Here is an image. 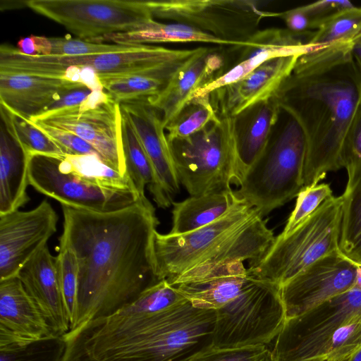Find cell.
Returning <instances> with one entry per match:
<instances>
[{
	"label": "cell",
	"mask_w": 361,
	"mask_h": 361,
	"mask_svg": "<svg viewBox=\"0 0 361 361\" xmlns=\"http://www.w3.org/2000/svg\"><path fill=\"white\" fill-rule=\"evenodd\" d=\"M17 49L24 54L29 56H50L51 44L49 37L30 35L20 39L17 42Z\"/></svg>",
	"instance_id": "obj_45"
},
{
	"label": "cell",
	"mask_w": 361,
	"mask_h": 361,
	"mask_svg": "<svg viewBox=\"0 0 361 361\" xmlns=\"http://www.w3.org/2000/svg\"><path fill=\"white\" fill-rule=\"evenodd\" d=\"M343 195L333 196L286 235H279L250 272L280 287L318 259L339 250Z\"/></svg>",
	"instance_id": "obj_8"
},
{
	"label": "cell",
	"mask_w": 361,
	"mask_h": 361,
	"mask_svg": "<svg viewBox=\"0 0 361 361\" xmlns=\"http://www.w3.org/2000/svg\"><path fill=\"white\" fill-rule=\"evenodd\" d=\"M283 111L279 132L234 190L264 216L297 197L303 188L306 137L297 119Z\"/></svg>",
	"instance_id": "obj_6"
},
{
	"label": "cell",
	"mask_w": 361,
	"mask_h": 361,
	"mask_svg": "<svg viewBox=\"0 0 361 361\" xmlns=\"http://www.w3.org/2000/svg\"><path fill=\"white\" fill-rule=\"evenodd\" d=\"M191 59L149 72L123 75H104L99 78L104 90L119 104L148 100L160 94L177 72Z\"/></svg>",
	"instance_id": "obj_29"
},
{
	"label": "cell",
	"mask_w": 361,
	"mask_h": 361,
	"mask_svg": "<svg viewBox=\"0 0 361 361\" xmlns=\"http://www.w3.org/2000/svg\"><path fill=\"white\" fill-rule=\"evenodd\" d=\"M58 166L104 189L137 192L128 175L123 176L96 154H66L58 158Z\"/></svg>",
	"instance_id": "obj_30"
},
{
	"label": "cell",
	"mask_w": 361,
	"mask_h": 361,
	"mask_svg": "<svg viewBox=\"0 0 361 361\" xmlns=\"http://www.w3.org/2000/svg\"><path fill=\"white\" fill-rule=\"evenodd\" d=\"M281 111L278 99L274 97L240 114L243 119L240 127L237 126V149L245 174L266 150Z\"/></svg>",
	"instance_id": "obj_24"
},
{
	"label": "cell",
	"mask_w": 361,
	"mask_h": 361,
	"mask_svg": "<svg viewBox=\"0 0 361 361\" xmlns=\"http://www.w3.org/2000/svg\"><path fill=\"white\" fill-rule=\"evenodd\" d=\"M237 117L220 118L169 142L178 178L190 196L238 188L245 173L237 149Z\"/></svg>",
	"instance_id": "obj_5"
},
{
	"label": "cell",
	"mask_w": 361,
	"mask_h": 361,
	"mask_svg": "<svg viewBox=\"0 0 361 361\" xmlns=\"http://www.w3.org/2000/svg\"><path fill=\"white\" fill-rule=\"evenodd\" d=\"M111 42L124 46L158 43L198 42L242 48L237 43L217 38L209 33L177 23H161L152 20L139 30L105 35L94 42Z\"/></svg>",
	"instance_id": "obj_26"
},
{
	"label": "cell",
	"mask_w": 361,
	"mask_h": 361,
	"mask_svg": "<svg viewBox=\"0 0 361 361\" xmlns=\"http://www.w3.org/2000/svg\"><path fill=\"white\" fill-rule=\"evenodd\" d=\"M28 8L92 42L139 30L154 19L145 1L29 0Z\"/></svg>",
	"instance_id": "obj_11"
},
{
	"label": "cell",
	"mask_w": 361,
	"mask_h": 361,
	"mask_svg": "<svg viewBox=\"0 0 361 361\" xmlns=\"http://www.w3.org/2000/svg\"><path fill=\"white\" fill-rule=\"evenodd\" d=\"M58 158L30 157L29 185L61 205L98 212H109L129 207L141 198L136 191L118 192L102 188L58 166Z\"/></svg>",
	"instance_id": "obj_12"
},
{
	"label": "cell",
	"mask_w": 361,
	"mask_h": 361,
	"mask_svg": "<svg viewBox=\"0 0 361 361\" xmlns=\"http://www.w3.org/2000/svg\"><path fill=\"white\" fill-rule=\"evenodd\" d=\"M92 91L87 87L73 90L48 106L42 114L30 120L32 121H42L59 111L78 108Z\"/></svg>",
	"instance_id": "obj_44"
},
{
	"label": "cell",
	"mask_w": 361,
	"mask_h": 361,
	"mask_svg": "<svg viewBox=\"0 0 361 361\" xmlns=\"http://www.w3.org/2000/svg\"><path fill=\"white\" fill-rule=\"evenodd\" d=\"M155 18L184 24L243 47L258 30L262 19L276 13L261 10L248 0L145 1Z\"/></svg>",
	"instance_id": "obj_10"
},
{
	"label": "cell",
	"mask_w": 361,
	"mask_h": 361,
	"mask_svg": "<svg viewBox=\"0 0 361 361\" xmlns=\"http://www.w3.org/2000/svg\"><path fill=\"white\" fill-rule=\"evenodd\" d=\"M56 261L60 286L71 326L74 319L78 293L77 259L71 248L65 245L59 244Z\"/></svg>",
	"instance_id": "obj_38"
},
{
	"label": "cell",
	"mask_w": 361,
	"mask_h": 361,
	"mask_svg": "<svg viewBox=\"0 0 361 361\" xmlns=\"http://www.w3.org/2000/svg\"><path fill=\"white\" fill-rule=\"evenodd\" d=\"M238 198L233 189L172 202L171 234L191 232L217 220L235 204Z\"/></svg>",
	"instance_id": "obj_27"
},
{
	"label": "cell",
	"mask_w": 361,
	"mask_h": 361,
	"mask_svg": "<svg viewBox=\"0 0 361 361\" xmlns=\"http://www.w3.org/2000/svg\"><path fill=\"white\" fill-rule=\"evenodd\" d=\"M255 276L244 262L231 261L195 267L171 284L194 307L216 311L237 298Z\"/></svg>",
	"instance_id": "obj_17"
},
{
	"label": "cell",
	"mask_w": 361,
	"mask_h": 361,
	"mask_svg": "<svg viewBox=\"0 0 361 361\" xmlns=\"http://www.w3.org/2000/svg\"><path fill=\"white\" fill-rule=\"evenodd\" d=\"M348 361H361V349Z\"/></svg>",
	"instance_id": "obj_48"
},
{
	"label": "cell",
	"mask_w": 361,
	"mask_h": 361,
	"mask_svg": "<svg viewBox=\"0 0 361 361\" xmlns=\"http://www.w3.org/2000/svg\"><path fill=\"white\" fill-rule=\"evenodd\" d=\"M321 361H329V360H321Z\"/></svg>",
	"instance_id": "obj_49"
},
{
	"label": "cell",
	"mask_w": 361,
	"mask_h": 361,
	"mask_svg": "<svg viewBox=\"0 0 361 361\" xmlns=\"http://www.w3.org/2000/svg\"><path fill=\"white\" fill-rule=\"evenodd\" d=\"M301 6L310 30H318L336 14L353 5L346 0H321Z\"/></svg>",
	"instance_id": "obj_43"
},
{
	"label": "cell",
	"mask_w": 361,
	"mask_h": 361,
	"mask_svg": "<svg viewBox=\"0 0 361 361\" xmlns=\"http://www.w3.org/2000/svg\"><path fill=\"white\" fill-rule=\"evenodd\" d=\"M351 54L361 75V36L352 43Z\"/></svg>",
	"instance_id": "obj_47"
},
{
	"label": "cell",
	"mask_w": 361,
	"mask_h": 361,
	"mask_svg": "<svg viewBox=\"0 0 361 361\" xmlns=\"http://www.w3.org/2000/svg\"><path fill=\"white\" fill-rule=\"evenodd\" d=\"M18 277L52 333L58 336L68 333L70 321L60 286L56 257L52 255L47 245L20 269Z\"/></svg>",
	"instance_id": "obj_19"
},
{
	"label": "cell",
	"mask_w": 361,
	"mask_h": 361,
	"mask_svg": "<svg viewBox=\"0 0 361 361\" xmlns=\"http://www.w3.org/2000/svg\"><path fill=\"white\" fill-rule=\"evenodd\" d=\"M343 195L339 250L355 264H361V175L345 188Z\"/></svg>",
	"instance_id": "obj_33"
},
{
	"label": "cell",
	"mask_w": 361,
	"mask_h": 361,
	"mask_svg": "<svg viewBox=\"0 0 361 361\" xmlns=\"http://www.w3.org/2000/svg\"><path fill=\"white\" fill-rule=\"evenodd\" d=\"M32 122L52 139L61 147L66 155L96 154L100 157L97 150L90 144L75 133L49 125L42 121Z\"/></svg>",
	"instance_id": "obj_42"
},
{
	"label": "cell",
	"mask_w": 361,
	"mask_h": 361,
	"mask_svg": "<svg viewBox=\"0 0 361 361\" xmlns=\"http://www.w3.org/2000/svg\"><path fill=\"white\" fill-rule=\"evenodd\" d=\"M219 118L211 94L194 97L166 126L168 141L188 137Z\"/></svg>",
	"instance_id": "obj_34"
},
{
	"label": "cell",
	"mask_w": 361,
	"mask_h": 361,
	"mask_svg": "<svg viewBox=\"0 0 361 361\" xmlns=\"http://www.w3.org/2000/svg\"><path fill=\"white\" fill-rule=\"evenodd\" d=\"M361 36V7L345 8L313 32L307 52H317L340 43H353Z\"/></svg>",
	"instance_id": "obj_32"
},
{
	"label": "cell",
	"mask_w": 361,
	"mask_h": 361,
	"mask_svg": "<svg viewBox=\"0 0 361 361\" xmlns=\"http://www.w3.org/2000/svg\"><path fill=\"white\" fill-rule=\"evenodd\" d=\"M341 166L347 171L346 187L350 186L361 175V97L343 142Z\"/></svg>",
	"instance_id": "obj_39"
},
{
	"label": "cell",
	"mask_w": 361,
	"mask_h": 361,
	"mask_svg": "<svg viewBox=\"0 0 361 361\" xmlns=\"http://www.w3.org/2000/svg\"><path fill=\"white\" fill-rule=\"evenodd\" d=\"M300 56L270 59L241 80L212 92V102L218 116L238 117L255 105L276 97Z\"/></svg>",
	"instance_id": "obj_16"
},
{
	"label": "cell",
	"mask_w": 361,
	"mask_h": 361,
	"mask_svg": "<svg viewBox=\"0 0 361 361\" xmlns=\"http://www.w3.org/2000/svg\"><path fill=\"white\" fill-rule=\"evenodd\" d=\"M28 1L29 0H1L0 10L4 11L28 8Z\"/></svg>",
	"instance_id": "obj_46"
},
{
	"label": "cell",
	"mask_w": 361,
	"mask_h": 361,
	"mask_svg": "<svg viewBox=\"0 0 361 361\" xmlns=\"http://www.w3.org/2000/svg\"><path fill=\"white\" fill-rule=\"evenodd\" d=\"M286 319L281 287L255 276L237 298L216 310L212 345L219 348L268 345Z\"/></svg>",
	"instance_id": "obj_9"
},
{
	"label": "cell",
	"mask_w": 361,
	"mask_h": 361,
	"mask_svg": "<svg viewBox=\"0 0 361 361\" xmlns=\"http://www.w3.org/2000/svg\"><path fill=\"white\" fill-rule=\"evenodd\" d=\"M62 211L59 244L73 250L78 267L72 331L115 313L159 281L154 256L159 221L147 197L109 212L63 205Z\"/></svg>",
	"instance_id": "obj_1"
},
{
	"label": "cell",
	"mask_w": 361,
	"mask_h": 361,
	"mask_svg": "<svg viewBox=\"0 0 361 361\" xmlns=\"http://www.w3.org/2000/svg\"><path fill=\"white\" fill-rule=\"evenodd\" d=\"M357 274V264L340 250L318 259L281 286L286 319L352 289Z\"/></svg>",
	"instance_id": "obj_13"
},
{
	"label": "cell",
	"mask_w": 361,
	"mask_h": 361,
	"mask_svg": "<svg viewBox=\"0 0 361 361\" xmlns=\"http://www.w3.org/2000/svg\"><path fill=\"white\" fill-rule=\"evenodd\" d=\"M30 155L1 126L0 133V214L25 204Z\"/></svg>",
	"instance_id": "obj_25"
},
{
	"label": "cell",
	"mask_w": 361,
	"mask_h": 361,
	"mask_svg": "<svg viewBox=\"0 0 361 361\" xmlns=\"http://www.w3.org/2000/svg\"><path fill=\"white\" fill-rule=\"evenodd\" d=\"M58 220L54 209L45 200L28 211L0 214V281L18 276L56 233Z\"/></svg>",
	"instance_id": "obj_14"
},
{
	"label": "cell",
	"mask_w": 361,
	"mask_h": 361,
	"mask_svg": "<svg viewBox=\"0 0 361 361\" xmlns=\"http://www.w3.org/2000/svg\"><path fill=\"white\" fill-rule=\"evenodd\" d=\"M223 64V58L207 47L181 68L160 94L147 100L159 112L164 127L191 99L196 90L217 76Z\"/></svg>",
	"instance_id": "obj_23"
},
{
	"label": "cell",
	"mask_w": 361,
	"mask_h": 361,
	"mask_svg": "<svg viewBox=\"0 0 361 361\" xmlns=\"http://www.w3.org/2000/svg\"><path fill=\"white\" fill-rule=\"evenodd\" d=\"M121 111V140L126 173L141 197H146L145 187L159 207L165 209L172 204L164 191L154 168L128 117Z\"/></svg>",
	"instance_id": "obj_28"
},
{
	"label": "cell",
	"mask_w": 361,
	"mask_h": 361,
	"mask_svg": "<svg viewBox=\"0 0 361 361\" xmlns=\"http://www.w3.org/2000/svg\"><path fill=\"white\" fill-rule=\"evenodd\" d=\"M120 107L137 134L164 191L173 200L180 191V183L159 112L147 99L122 102Z\"/></svg>",
	"instance_id": "obj_20"
},
{
	"label": "cell",
	"mask_w": 361,
	"mask_h": 361,
	"mask_svg": "<svg viewBox=\"0 0 361 361\" xmlns=\"http://www.w3.org/2000/svg\"><path fill=\"white\" fill-rule=\"evenodd\" d=\"M312 33V31L295 33L280 28L258 30L250 38L252 43L242 48L238 62L200 87L191 99L210 94L217 89L237 82L270 59L305 54Z\"/></svg>",
	"instance_id": "obj_18"
},
{
	"label": "cell",
	"mask_w": 361,
	"mask_h": 361,
	"mask_svg": "<svg viewBox=\"0 0 361 361\" xmlns=\"http://www.w3.org/2000/svg\"><path fill=\"white\" fill-rule=\"evenodd\" d=\"M329 184H314L303 188L297 196L295 207L280 233L286 235L312 214L326 200L333 197Z\"/></svg>",
	"instance_id": "obj_37"
},
{
	"label": "cell",
	"mask_w": 361,
	"mask_h": 361,
	"mask_svg": "<svg viewBox=\"0 0 361 361\" xmlns=\"http://www.w3.org/2000/svg\"><path fill=\"white\" fill-rule=\"evenodd\" d=\"M255 207L240 200L214 222L189 233L174 235L158 231L154 256L159 281L171 283L187 271L231 261L260 259L276 236L267 219Z\"/></svg>",
	"instance_id": "obj_4"
},
{
	"label": "cell",
	"mask_w": 361,
	"mask_h": 361,
	"mask_svg": "<svg viewBox=\"0 0 361 361\" xmlns=\"http://www.w3.org/2000/svg\"><path fill=\"white\" fill-rule=\"evenodd\" d=\"M361 349V314L338 329L319 348L314 359L348 361Z\"/></svg>",
	"instance_id": "obj_36"
},
{
	"label": "cell",
	"mask_w": 361,
	"mask_h": 361,
	"mask_svg": "<svg viewBox=\"0 0 361 361\" xmlns=\"http://www.w3.org/2000/svg\"><path fill=\"white\" fill-rule=\"evenodd\" d=\"M84 87L82 83L60 78L0 73V102L32 119L66 93Z\"/></svg>",
	"instance_id": "obj_22"
},
{
	"label": "cell",
	"mask_w": 361,
	"mask_h": 361,
	"mask_svg": "<svg viewBox=\"0 0 361 361\" xmlns=\"http://www.w3.org/2000/svg\"><path fill=\"white\" fill-rule=\"evenodd\" d=\"M1 116L5 129L15 142L28 154L62 157L66 154L45 133L26 118L0 102Z\"/></svg>",
	"instance_id": "obj_31"
},
{
	"label": "cell",
	"mask_w": 361,
	"mask_h": 361,
	"mask_svg": "<svg viewBox=\"0 0 361 361\" xmlns=\"http://www.w3.org/2000/svg\"><path fill=\"white\" fill-rule=\"evenodd\" d=\"M351 45L340 43L300 56L276 97L306 137L303 188L341 169L342 147L361 97Z\"/></svg>",
	"instance_id": "obj_2"
},
{
	"label": "cell",
	"mask_w": 361,
	"mask_h": 361,
	"mask_svg": "<svg viewBox=\"0 0 361 361\" xmlns=\"http://www.w3.org/2000/svg\"><path fill=\"white\" fill-rule=\"evenodd\" d=\"M51 334L18 276L0 281V346L25 343Z\"/></svg>",
	"instance_id": "obj_21"
},
{
	"label": "cell",
	"mask_w": 361,
	"mask_h": 361,
	"mask_svg": "<svg viewBox=\"0 0 361 361\" xmlns=\"http://www.w3.org/2000/svg\"><path fill=\"white\" fill-rule=\"evenodd\" d=\"M206 47L174 49L151 44L131 46L115 52L77 56H29L10 44L0 47V73L62 78L65 69L90 68L98 75H123L149 72L189 60Z\"/></svg>",
	"instance_id": "obj_7"
},
{
	"label": "cell",
	"mask_w": 361,
	"mask_h": 361,
	"mask_svg": "<svg viewBox=\"0 0 361 361\" xmlns=\"http://www.w3.org/2000/svg\"><path fill=\"white\" fill-rule=\"evenodd\" d=\"M66 109L42 120L72 132L90 144L102 159L123 176L126 173L121 140L120 104L109 99L85 111Z\"/></svg>",
	"instance_id": "obj_15"
},
{
	"label": "cell",
	"mask_w": 361,
	"mask_h": 361,
	"mask_svg": "<svg viewBox=\"0 0 361 361\" xmlns=\"http://www.w3.org/2000/svg\"><path fill=\"white\" fill-rule=\"evenodd\" d=\"M215 319L189 301L157 313L124 306L67 333L63 361H187L212 345Z\"/></svg>",
	"instance_id": "obj_3"
},
{
	"label": "cell",
	"mask_w": 361,
	"mask_h": 361,
	"mask_svg": "<svg viewBox=\"0 0 361 361\" xmlns=\"http://www.w3.org/2000/svg\"><path fill=\"white\" fill-rule=\"evenodd\" d=\"M64 336L51 334L25 343L0 346V361H63Z\"/></svg>",
	"instance_id": "obj_35"
},
{
	"label": "cell",
	"mask_w": 361,
	"mask_h": 361,
	"mask_svg": "<svg viewBox=\"0 0 361 361\" xmlns=\"http://www.w3.org/2000/svg\"><path fill=\"white\" fill-rule=\"evenodd\" d=\"M51 44L50 56H77L115 52L127 49L131 46L96 43L70 35L49 37Z\"/></svg>",
	"instance_id": "obj_41"
},
{
	"label": "cell",
	"mask_w": 361,
	"mask_h": 361,
	"mask_svg": "<svg viewBox=\"0 0 361 361\" xmlns=\"http://www.w3.org/2000/svg\"><path fill=\"white\" fill-rule=\"evenodd\" d=\"M187 361H274L268 345L238 348H219L212 345L202 349Z\"/></svg>",
	"instance_id": "obj_40"
}]
</instances>
